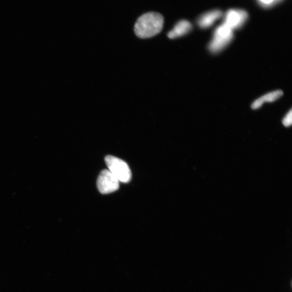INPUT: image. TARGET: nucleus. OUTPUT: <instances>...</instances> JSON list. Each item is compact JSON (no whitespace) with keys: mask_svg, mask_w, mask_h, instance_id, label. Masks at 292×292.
I'll use <instances>...</instances> for the list:
<instances>
[{"mask_svg":"<svg viewBox=\"0 0 292 292\" xmlns=\"http://www.w3.org/2000/svg\"><path fill=\"white\" fill-rule=\"evenodd\" d=\"M233 38V31L223 23L216 28L209 49L212 53H218L231 43Z\"/></svg>","mask_w":292,"mask_h":292,"instance_id":"2","label":"nucleus"},{"mask_svg":"<svg viewBox=\"0 0 292 292\" xmlns=\"http://www.w3.org/2000/svg\"><path fill=\"white\" fill-rule=\"evenodd\" d=\"M259 2L263 5V6H270L275 2H276L277 0H258Z\"/></svg>","mask_w":292,"mask_h":292,"instance_id":"10","label":"nucleus"},{"mask_svg":"<svg viewBox=\"0 0 292 292\" xmlns=\"http://www.w3.org/2000/svg\"><path fill=\"white\" fill-rule=\"evenodd\" d=\"M283 125L285 127H289L292 124V111L290 110V112L286 114L283 120Z\"/></svg>","mask_w":292,"mask_h":292,"instance_id":"9","label":"nucleus"},{"mask_svg":"<svg viewBox=\"0 0 292 292\" xmlns=\"http://www.w3.org/2000/svg\"><path fill=\"white\" fill-rule=\"evenodd\" d=\"M119 181L110 170H104L100 173L97 181V186L102 194H109L117 191Z\"/></svg>","mask_w":292,"mask_h":292,"instance_id":"4","label":"nucleus"},{"mask_svg":"<svg viewBox=\"0 0 292 292\" xmlns=\"http://www.w3.org/2000/svg\"><path fill=\"white\" fill-rule=\"evenodd\" d=\"M105 162L108 170L120 182L128 183L130 181L131 171L126 163L122 159L111 156H107Z\"/></svg>","mask_w":292,"mask_h":292,"instance_id":"3","label":"nucleus"},{"mask_svg":"<svg viewBox=\"0 0 292 292\" xmlns=\"http://www.w3.org/2000/svg\"><path fill=\"white\" fill-rule=\"evenodd\" d=\"M164 23L163 16L157 12L143 14L134 26L136 36L140 39L154 37L162 32Z\"/></svg>","mask_w":292,"mask_h":292,"instance_id":"1","label":"nucleus"},{"mask_svg":"<svg viewBox=\"0 0 292 292\" xmlns=\"http://www.w3.org/2000/svg\"><path fill=\"white\" fill-rule=\"evenodd\" d=\"M248 19V14L242 9L229 10L225 16L224 24L233 31L242 27Z\"/></svg>","mask_w":292,"mask_h":292,"instance_id":"5","label":"nucleus"},{"mask_svg":"<svg viewBox=\"0 0 292 292\" xmlns=\"http://www.w3.org/2000/svg\"><path fill=\"white\" fill-rule=\"evenodd\" d=\"M222 16V13L220 10L210 11L200 17L198 20V24L200 28L204 29L208 28L212 26Z\"/></svg>","mask_w":292,"mask_h":292,"instance_id":"6","label":"nucleus"},{"mask_svg":"<svg viewBox=\"0 0 292 292\" xmlns=\"http://www.w3.org/2000/svg\"><path fill=\"white\" fill-rule=\"evenodd\" d=\"M283 95V92L282 90H277L272 91V92L266 94L256 100L251 105V108L253 110H256V109L260 108L266 102H272L277 100Z\"/></svg>","mask_w":292,"mask_h":292,"instance_id":"8","label":"nucleus"},{"mask_svg":"<svg viewBox=\"0 0 292 292\" xmlns=\"http://www.w3.org/2000/svg\"><path fill=\"white\" fill-rule=\"evenodd\" d=\"M192 29L191 23L187 20H181L175 26L173 30L168 34V37L170 39L181 37L186 35Z\"/></svg>","mask_w":292,"mask_h":292,"instance_id":"7","label":"nucleus"}]
</instances>
